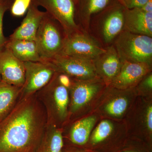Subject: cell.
Instances as JSON below:
<instances>
[{
	"instance_id": "5bb4252c",
	"label": "cell",
	"mask_w": 152,
	"mask_h": 152,
	"mask_svg": "<svg viewBox=\"0 0 152 152\" xmlns=\"http://www.w3.org/2000/svg\"><path fill=\"white\" fill-rule=\"evenodd\" d=\"M71 87V110L75 112L91 100L100 88L101 84L95 78L91 80H77Z\"/></svg>"
},
{
	"instance_id": "603a6c76",
	"label": "cell",
	"mask_w": 152,
	"mask_h": 152,
	"mask_svg": "<svg viewBox=\"0 0 152 152\" xmlns=\"http://www.w3.org/2000/svg\"><path fill=\"white\" fill-rule=\"evenodd\" d=\"M32 0H14L11 5V14L14 17L23 16L27 12Z\"/></svg>"
},
{
	"instance_id": "3957f363",
	"label": "cell",
	"mask_w": 152,
	"mask_h": 152,
	"mask_svg": "<svg viewBox=\"0 0 152 152\" xmlns=\"http://www.w3.org/2000/svg\"><path fill=\"white\" fill-rule=\"evenodd\" d=\"M113 45L122 62L145 63L151 65L152 37L123 31Z\"/></svg>"
},
{
	"instance_id": "4316f807",
	"label": "cell",
	"mask_w": 152,
	"mask_h": 152,
	"mask_svg": "<svg viewBox=\"0 0 152 152\" xmlns=\"http://www.w3.org/2000/svg\"><path fill=\"white\" fill-rule=\"evenodd\" d=\"M146 122L147 127L149 130L152 132V107L150 106L147 110L146 115Z\"/></svg>"
},
{
	"instance_id": "f546056e",
	"label": "cell",
	"mask_w": 152,
	"mask_h": 152,
	"mask_svg": "<svg viewBox=\"0 0 152 152\" xmlns=\"http://www.w3.org/2000/svg\"><path fill=\"white\" fill-rule=\"evenodd\" d=\"M125 152H134L129 151H125Z\"/></svg>"
},
{
	"instance_id": "d6986e66",
	"label": "cell",
	"mask_w": 152,
	"mask_h": 152,
	"mask_svg": "<svg viewBox=\"0 0 152 152\" xmlns=\"http://www.w3.org/2000/svg\"><path fill=\"white\" fill-rule=\"evenodd\" d=\"M18 87L0 82V121L8 113L18 94Z\"/></svg>"
},
{
	"instance_id": "e0dca14e",
	"label": "cell",
	"mask_w": 152,
	"mask_h": 152,
	"mask_svg": "<svg viewBox=\"0 0 152 152\" xmlns=\"http://www.w3.org/2000/svg\"><path fill=\"white\" fill-rule=\"evenodd\" d=\"M96 120V117L90 116L76 123L71 131L70 138L72 142L78 145L86 144L88 140Z\"/></svg>"
},
{
	"instance_id": "277c9868",
	"label": "cell",
	"mask_w": 152,
	"mask_h": 152,
	"mask_svg": "<svg viewBox=\"0 0 152 152\" xmlns=\"http://www.w3.org/2000/svg\"><path fill=\"white\" fill-rule=\"evenodd\" d=\"M66 37L60 24L45 12L35 39L42 61L50 59L59 54Z\"/></svg>"
},
{
	"instance_id": "f1b7e54d",
	"label": "cell",
	"mask_w": 152,
	"mask_h": 152,
	"mask_svg": "<svg viewBox=\"0 0 152 152\" xmlns=\"http://www.w3.org/2000/svg\"><path fill=\"white\" fill-rule=\"evenodd\" d=\"M141 8L145 12H152V0H150L148 3Z\"/></svg>"
},
{
	"instance_id": "5b68a950",
	"label": "cell",
	"mask_w": 152,
	"mask_h": 152,
	"mask_svg": "<svg viewBox=\"0 0 152 152\" xmlns=\"http://www.w3.org/2000/svg\"><path fill=\"white\" fill-rule=\"evenodd\" d=\"M105 50L90 34L80 29L66 37L59 54L94 60Z\"/></svg>"
},
{
	"instance_id": "8992f818",
	"label": "cell",
	"mask_w": 152,
	"mask_h": 152,
	"mask_svg": "<svg viewBox=\"0 0 152 152\" xmlns=\"http://www.w3.org/2000/svg\"><path fill=\"white\" fill-rule=\"evenodd\" d=\"M45 61L57 72L66 74L77 80H91L97 76L93 60L58 54Z\"/></svg>"
},
{
	"instance_id": "484cf974",
	"label": "cell",
	"mask_w": 152,
	"mask_h": 152,
	"mask_svg": "<svg viewBox=\"0 0 152 152\" xmlns=\"http://www.w3.org/2000/svg\"><path fill=\"white\" fill-rule=\"evenodd\" d=\"M58 73L60 75L57 77V80L59 83L67 88L71 87L72 83L70 78V76L63 73Z\"/></svg>"
},
{
	"instance_id": "9a60e30c",
	"label": "cell",
	"mask_w": 152,
	"mask_h": 152,
	"mask_svg": "<svg viewBox=\"0 0 152 152\" xmlns=\"http://www.w3.org/2000/svg\"><path fill=\"white\" fill-rule=\"evenodd\" d=\"M45 12L31 3L21 24L10 36V39L35 40Z\"/></svg>"
},
{
	"instance_id": "2e32d148",
	"label": "cell",
	"mask_w": 152,
	"mask_h": 152,
	"mask_svg": "<svg viewBox=\"0 0 152 152\" xmlns=\"http://www.w3.org/2000/svg\"><path fill=\"white\" fill-rule=\"evenodd\" d=\"M5 47L10 50L14 56L23 62L43 61L39 54L35 40L9 39Z\"/></svg>"
},
{
	"instance_id": "8fae6325",
	"label": "cell",
	"mask_w": 152,
	"mask_h": 152,
	"mask_svg": "<svg viewBox=\"0 0 152 152\" xmlns=\"http://www.w3.org/2000/svg\"><path fill=\"white\" fill-rule=\"evenodd\" d=\"M105 48L93 61L97 75L99 74L105 81L111 83L120 72L122 62L113 45Z\"/></svg>"
},
{
	"instance_id": "d6a6232c",
	"label": "cell",
	"mask_w": 152,
	"mask_h": 152,
	"mask_svg": "<svg viewBox=\"0 0 152 152\" xmlns=\"http://www.w3.org/2000/svg\"><path fill=\"white\" fill-rule=\"evenodd\" d=\"M10 1H12L13 2V1H14V0H10Z\"/></svg>"
},
{
	"instance_id": "44dd1931",
	"label": "cell",
	"mask_w": 152,
	"mask_h": 152,
	"mask_svg": "<svg viewBox=\"0 0 152 152\" xmlns=\"http://www.w3.org/2000/svg\"><path fill=\"white\" fill-rule=\"evenodd\" d=\"M113 129V126L110 121H102L93 132L91 142L94 145L103 141L111 134Z\"/></svg>"
},
{
	"instance_id": "7402d4cb",
	"label": "cell",
	"mask_w": 152,
	"mask_h": 152,
	"mask_svg": "<svg viewBox=\"0 0 152 152\" xmlns=\"http://www.w3.org/2000/svg\"><path fill=\"white\" fill-rule=\"evenodd\" d=\"M128 106L127 99L120 97L110 101L105 107L107 113L113 116L118 117L126 111Z\"/></svg>"
},
{
	"instance_id": "cb8c5ba5",
	"label": "cell",
	"mask_w": 152,
	"mask_h": 152,
	"mask_svg": "<svg viewBox=\"0 0 152 152\" xmlns=\"http://www.w3.org/2000/svg\"><path fill=\"white\" fill-rule=\"evenodd\" d=\"M12 3L10 0H0V50L5 46L7 41L3 33V18L6 11L10 8Z\"/></svg>"
},
{
	"instance_id": "4fadbf2b",
	"label": "cell",
	"mask_w": 152,
	"mask_h": 152,
	"mask_svg": "<svg viewBox=\"0 0 152 152\" xmlns=\"http://www.w3.org/2000/svg\"><path fill=\"white\" fill-rule=\"evenodd\" d=\"M113 0H74L75 19L80 28L88 33L91 20Z\"/></svg>"
},
{
	"instance_id": "9c48e42d",
	"label": "cell",
	"mask_w": 152,
	"mask_h": 152,
	"mask_svg": "<svg viewBox=\"0 0 152 152\" xmlns=\"http://www.w3.org/2000/svg\"><path fill=\"white\" fill-rule=\"evenodd\" d=\"M0 77L2 81L15 86H23L24 84V62L5 46L0 50Z\"/></svg>"
},
{
	"instance_id": "d4e9b609",
	"label": "cell",
	"mask_w": 152,
	"mask_h": 152,
	"mask_svg": "<svg viewBox=\"0 0 152 152\" xmlns=\"http://www.w3.org/2000/svg\"><path fill=\"white\" fill-rule=\"evenodd\" d=\"M125 8L131 10L140 8L150 0H118Z\"/></svg>"
},
{
	"instance_id": "52a82bcc",
	"label": "cell",
	"mask_w": 152,
	"mask_h": 152,
	"mask_svg": "<svg viewBox=\"0 0 152 152\" xmlns=\"http://www.w3.org/2000/svg\"><path fill=\"white\" fill-rule=\"evenodd\" d=\"M32 3L45 9L60 24L66 36L80 29L75 19L74 0H32Z\"/></svg>"
},
{
	"instance_id": "1f68e13d",
	"label": "cell",
	"mask_w": 152,
	"mask_h": 152,
	"mask_svg": "<svg viewBox=\"0 0 152 152\" xmlns=\"http://www.w3.org/2000/svg\"><path fill=\"white\" fill-rule=\"evenodd\" d=\"M1 77H0V82H1Z\"/></svg>"
},
{
	"instance_id": "7a4b0ae2",
	"label": "cell",
	"mask_w": 152,
	"mask_h": 152,
	"mask_svg": "<svg viewBox=\"0 0 152 152\" xmlns=\"http://www.w3.org/2000/svg\"><path fill=\"white\" fill-rule=\"evenodd\" d=\"M125 9L118 0H113L91 20L89 31L91 32L90 34L104 48L113 45L124 31Z\"/></svg>"
},
{
	"instance_id": "ac0fdd59",
	"label": "cell",
	"mask_w": 152,
	"mask_h": 152,
	"mask_svg": "<svg viewBox=\"0 0 152 152\" xmlns=\"http://www.w3.org/2000/svg\"><path fill=\"white\" fill-rule=\"evenodd\" d=\"M61 132L58 129H48L42 136L35 152H61L63 147Z\"/></svg>"
},
{
	"instance_id": "6da1fadb",
	"label": "cell",
	"mask_w": 152,
	"mask_h": 152,
	"mask_svg": "<svg viewBox=\"0 0 152 152\" xmlns=\"http://www.w3.org/2000/svg\"><path fill=\"white\" fill-rule=\"evenodd\" d=\"M34 108L25 105L0 121V152H35L42 138Z\"/></svg>"
},
{
	"instance_id": "ffe728a7",
	"label": "cell",
	"mask_w": 152,
	"mask_h": 152,
	"mask_svg": "<svg viewBox=\"0 0 152 152\" xmlns=\"http://www.w3.org/2000/svg\"><path fill=\"white\" fill-rule=\"evenodd\" d=\"M52 81L53 85V100L55 107L59 116L62 118H64L66 115L69 103V94L67 88L60 84L57 80V83H55L53 78L52 79Z\"/></svg>"
},
{
	"instance_id": "30bf717a",
	"label": "cell",
	"mask_w": 152,
	"mask_h": 152,
	"mask_svg": "<svg viewBox=\"0 0 152 152\" xmlns=\"http://www.w3.org/2000/svg\"><path fill=\"white\" fill-rule=\"evenodd\" d=\"M151 68V65L145 63L123 62L120 72L112 84L120 89L134 86L149 73Z\"/></svg>"
},
{
	"instance_id": "4dcf8cb0",
	"label": "cell",
	"mask_w": 152,
	"mask_h": 152,
	"mask_svg": "<svg viewBox=\"0 0 152 152\" xmlns=\"http://www.w3.org/2000/svg\"><path fill=\"white\" fill-rule=\"evenodd\" d=\"M84 152L76 151V152Z\"/></svg>"
},
{
	"instance_id": "ba28073f",
	"label": "cell",
	"mask_w": 152,
	"mask_h": 152,
	"mask_svg": "<svg viewBox=\"0 0 152 152\" xmlns=\"http://www.w3.org/2000/svg\"><path fill=\"white\" fill-rule=\"evenodd\" d=\"M25 80L24 92L31 94L48 84L57 72L46 61L24 62Z\"/></svg>"
},
{
	"instance_id": "7c38bea8",
	"label": "cell",
	"mask_w": 152,
	"mask_h": 152,
	"mask_svg": "<svg viewBox=\"0 0 152 152\" xmlns=\"http://www.w3.org/2000/svg\"><path fill=\"white\" fill-rule=\"evenodd\" d=\"M124 20V31L152 37V12H145L141 7L125 9Z\"/></svg>"
},
{
	"instance_id": "83f0119b",
	"label": "cell",
	"mask_w": 152,
	"mask_h": 152,
	"mask_svg": "<svg viewBox=\"0 0 152 152\" xmlns=\"http://www.w3.org/2000/svg\"><path fill=\"white\" fill-rule=\"evenodd\" d=\"M142 85L143 86L147 88L151 89L152 88V75L150 74L148 75L144 79L143 81L142 82Z\"/></svg>"
}]
</instances>
